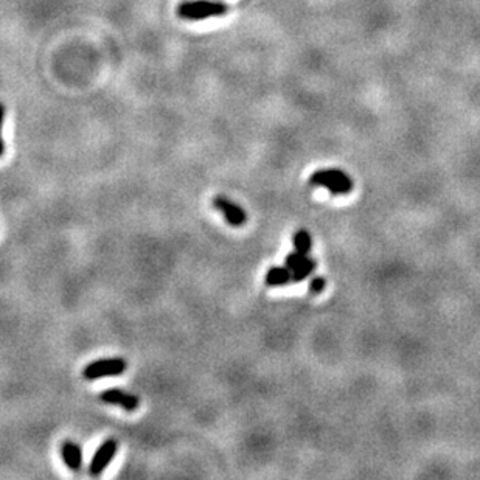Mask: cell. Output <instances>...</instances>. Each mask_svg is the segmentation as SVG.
Returning <instances> with one entry per match:
<instances>
[{"label":"cell","instance_id":"obj_1","mask_svg":"<svg viewBox=\"0 0 480 480\" xmlns=\"http://www.w3.org/2000/svg\"><path fill=\"white\" fill-rule=\"evenodd\" d=\"M309 184L313 187L327 188L331 195H348L353 190V181L347 173L337 168L319 169L309 177Z\"/></svg>","mask_w":480,"mask_h":480},{"label":"cell","instance_id":"obj_2","mask_svg":"<svg viewBox=\"0 0 480 480\" xmlns=\"http://www.w3.org/2000/svg\"><path fill=\"white\" fill-rule=\"evenodd\" d=\"M227 13V6L210 0H185L177 6V16L185 20H203L207 18L222 16Z\"/></svg>","mask_w":480,"mask_h":480},{"label":"cell","instance_id":"obj_3","mask_svg":"<svg viewBox=\"0 0 480 480\" xmlns=\"http://www.w3.org/2000/svg\"><path fill=\"white\" fill-rule=\"evenodd\" d=\"M128 364L121 358H107V359H97L94 362L88 364L83 370V376L88 381H94L98 378L104 376H120L126 371Z\"/></svg>","mask_w":480,"mask_h":480},{"label":"cell","instance_id":"obj_4","mask_svg":"<svg viewBox=\"0 0 480 480\" xmlns=\"http://www.w3.org/2000/svg\"><path fill=\"white\" fill-rule=\"evenodd\" d=\"M117 449H119L117 440L109 438V440L103 441L102 446L97 449L94 457H92V460H90V464H89L90 476L102 474V472L106 469L107 464H109L114 460L115 454H117Z\"/></svg>","mask_w":480,"mask_h":480},{"label":"cell","instance_id":"obj_5","mask_svg":"<svg viewBox=\"0 0 480 480\" xmlns=\"http://www.w3.org/2000/svg\"><path fill=\"white\" fill-rule=\"evenodd\" d=\"M213 207L224 215V218L234 227H241L247 221V215L238 204L232 203L227 198L216 196L213 199Z\"/></svg>","mask_w":480,"mask_h":480},{"label":"cell","instance_id":"obj_6","mask_svg":"<svg viewBox=\"0 0 480 480\" xmlns=\"http://www.w3.org/2000/svg\"><path fill=\"white\" fill-rule=\"evenodd\" d=\"M100 400L103 402H107V404L120 406L121 409H125L126 412H136L138 406H140V400H138V397L120 389H109L102 392L100 393Z\"/></svg>","mask_w":480,"mask_h":480},{"label":"cell","instance_id":"obj_7","mask_svg":"<svg viewBox=\"0 0 480 480\" xmlns=\"http://www.w3.org/2000/svg\"><path fill=\"white\" fill-rule=\"evenodd\" d=\"M61 457L66 463V467L73 471L78 472L83 467V451L81 448L73 443V441H64L63 446H61Z\"/></svg>","mask_w":480,"mask_h":480},{"label":"cell","instance_id":"obj_8","mask_svg":"<svg viewBox=\"0 0 480 480\" xmlns=\"http://www.w3.org/2000/svg\"><path fill=\"white\" fill-rule=\"evenodd\" d=\"M266 286H284L291 283V270L283 266H274L268 270L265 278Z\"/></svg>","mask_w":480,"mask_h":480},{"label":"cell","instance_id":"obj_9","mask_svg":"<svg viewBox=\"0 0 480 480\" xmlns=\"http://www.w3.org/2000/svg\"><path fill=\"white\" fill-rule=\"evenodd\" d=\"M292 246H294V251H296V252H299L301 255H308L309 252H311L313 239H311V236H309V234L305 229H300L292 236Z\"/></svg>","mask_w":480,"mask_h":480},{"label":"cell","instance_id":"obj_10","mask_svg":"<svg viewBox=\"0 0 480 480\" xmlns=\"http://www.w3.org/2000/svg\"><path fill=\"white\" fill-rule=\"evenodd\" d=\"M317 266V263L316 260L313 258H306L301 265L297 268V269H294L292 272H291V282L294 283H300V282H304L305 278H308L309 275L313 274V270L316 269Z\"/></svg>","mask_w":480,"mask_h":480},{"label":"cell","instance_id":"obj_11","mask_svg":"<svg viewBox=\"0 0 480 480\" xmlns=\"http://www.w3.org/2000/svg\"><path fill=\"white\" fill-rule=\"evenodd\" d=\"M306 258H308V255H301V253H299V252L294 251V252L288 253V257H286L284 266L288 268V269L291 270V272H292V270H294V269H297V268L301 265V263H304Z\"/></svg>","mask_w":480,"mask_h":480},{"label":"cell","instance_id":"obj_12","mask_svg":"<svg viewBox=\"0 0 480 480\" xmlns=\"http://www.w3.org/2000/svg\"><path fill=\"white\" fill-rule=\"evenodd\" d=\"M325 286H327V282H325L323 277H314L313 280L309 282L308 289L309 292L314 294V296H317V294H320L325 289Z\"/></svg>","mask_w":480,"mask_h":480},{"label":"cell","instance_id":"obj_13","mask_svg":"<svg viewBox=\"0 0 480 480\" xmlns=\"http://www.w3.org/2000/svg\"><path fill=\"white\" fill-rule=\"evenodd\" d=\"M4 117H5V107L4 104L0 103V157H2V154L5 151V146H4V140H2V126H4Z\"/></svg>","mask_w":480,"mask_h":480}]
</instances>
